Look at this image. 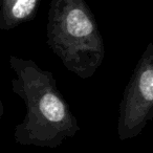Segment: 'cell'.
<instances>
[{
  "instance_id": "obj_1",
  "label": "cell",
  "mask_w": 153,
  "mask_h": 153,
  "mask_svg": "<svg viewBox=\"0 0 153 153\" xmlns=\"http://www.w3.org/2000/svg\"><path fill=\"white\" fill-rule=\"evenodd\" d=\"M15 74L12 90L25 105L26 112L14 129V140L21 146L55 149L81 130L78 120L59 90L51 70L35 61L10 56Z\"/></svg>"
},
{
  "instance_id": "obj_2",
  "label": "cell",
  "mask_w": 153,
  "mask_h": 153,
  "mask_svg": "<svg viewBox=\"0 0 153 153\" xmlns=\"http://www.w3.org/2000/svg\"><path fill=\"white\" fill-rule=\"evenodd\" d=\"M46 43L80 79L91 78L104 61V40L86 0H51Z\"/></svg>"
},
{
  "instance_id": "obj_3",
  "label": "cell",
  "mask_w": 153,
  "mask_h": 153,
  "mask_svg": "<svg viewBox=\"0 0 153 153\" xmlns=\"http://www.w3.org/2000/svg\"><path fill=\"white\" fill-rule=\"evenodd\" d=\"M153 120V43L138 59L123 92L117 120V136L131 140Z\"/></svg>"
},
{
  "instance_id": "obj_4",
  "label": "cell",
  "mask_w": 153,
  "mask_h": 153,
  "mask_svg": "<svg viewBox=\"0 0 153 153\" xmlns=\"http://www.w3.org/2000/svg\"><path fill=\"white\" fill-rule=\"evenodd\" d=\"M41 0H0V30H11L33 20Z\"/></svg>"
},
{
  "instance_id": "obj_5",
  "label": "cell",
  "mask_w": 153,
  "mask_h": 153,
  "mask_svg": "<svg viewBox=\"0 0 153 153\" xmlns=\"http://www.w3.org/2000/svg\"><path fill=\"white\" fill-rule=\"evenodd\" d=\"M3 113H4V106H3V102L1 100V97H0V121L2 119Z\"/></svg>"
}]
</instances>
